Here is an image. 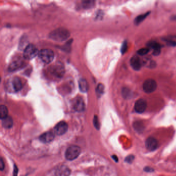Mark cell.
Returning <instances> with one entry per match:
<instances>
[{
  "label": "cell",
  "mask_w": 176,
  "mask_h": 176,
  "mask_svg": "<svg viewBox=\"0 0 176 176\" xmlns=\"http://www.w3.org/2000/svg\"><path fill=\"white\" fill-rule=\"evenodd\" d=\"M18 167L16 165H14V173H13V176H18Z\"/></svg>",
  "instance_id": "cell-31"
},
{
  "label": "cell",
  "mask_w": 176,
  "mask_h": 176,
  "mask_svg": "<svg viewBox=\"0 0 176 176\" xmlns=\"http://www.w3.org/2000/svg\"><path fill=\"white\" fill-rule=\"evenodd\" d=\"M122 94H123V96L125 98H130L131 96V91L129 89L127 88H123Z\"/></svg>",
  "instance_id": "cell-23"
},
{
  "label": "cell",
  "mask_w": 176,
  "mask_h": 176,
  "mask_svg": "<svg viewBox=\"0 0 176 176\" xmlns=\"http://www.w3.org/2000/svg\"><path fill=\"white\" fill-rule=\"evenodd\" d=\"M104 90H105V87L103 85V84H99L98 85L97 87V94H98V96H101V94H103Z\"/></svg>",
  "instance_id": "cell-22"
},
{
  "label": "cell",
  "mask_w": 176,
  "mask_h": 176,
  "mask_svg": "<svg viewBox=\"0 0 176 176\" xmlns=\"http://www.w3.org/2000/svg\"><path fill=\"white\" fill-rule=\"evenodd\" d=\"M81 149L78 146L72 145L68 148L65 152V158L68 161L75 160L80 156Z\"/></svg>",
  "instance_id": "cell-2"
},
{
  "label": "cell",
  "mask_w": 176,
  "mask_h": 176,
  "mask_svg": "<svg viewBox=\"0 0 176 176\" xmlns=\"http://www.w3.org/2000/svg\"><path fill=\"white\" fill-rule=\"evenodd\" d=\"M133 126L134 129L139 133L142 132L143 131H144L145 128L144 123L141 121H135L134 123H133Z\"/></svg>",
  "instance_id": "cell-17"
},
{
  "label": "cell",
  "mask_w": 176,
  "mask_h": 176,
  "mask_svg": "<svg viewBox=\"0 0 176 176\" xmlns=\"http://www.w3.org/2000/svg\"><path fill=\"white\" fill-rule=\"evenodd\" d=\"M2 126L6 129H10L13 126V120L9 116L2 119Z\"/></svg>",
  "instance_id": "cell-16"
},
{
  "label": "cell",
  "mask_w": 176,
  "mask_h": 176,
  "mask_svg": "<svg viewBox=\"0 0 176 176\" xmlns=\"http://www.w3.org/2000/svg\"><path fill=\"white\" fill-rule=\"evenodd\" d=\"M56 176H70L71 170L65 165L59 166L56 170Z\"/></svg>",
  "instance_id": "cell-11"
},
{
  "label": "cell",
  "mask_w": 176,
  "mask_h": 176,
  "mask_svg": "<svg viewBox=\"0 0 176 176\" xmlns=\"http://www.w3.org/2000/svg\"><path fill=\"white\" fill-rule=\"evenodd\" d=\"M134 158L135 157L133 155H129V156H127V157L126 158L125 161L129 164H131L134 160Z\"/></svg>",
  "instance_id": "cell-25"
},
{
  "label": "cell",
  "mask_w": 176,
  "mask_h": 176,
  "mask_svg": "<svg viewBox=\"0 0 176 176\" xmlns=\"http://www.w3.org/2000/svg\"><path fill=\"white\" fill-rule=\"evenodd\" d=\"M112 158H113V160L115 161V162H118V157H117V156H116V155H113V156H112Z\"/></svg>",
  "instance_id": "cell-33"
},
{
  "label": "cell",
  "mask_w": 176,
  "mask_h": 176,
  "mask_svg": "<svg viewBox=\"0 0 176 176\" xmlns=\"http://www.w3.org/2000/svg\"><path fill=\"white\" fill-rule=\"evenodd\" d=\"M143 88L145 92L150 94L156 90L157 88V83L156 81L152 79H149L146 80L144 83Z\"/></svg>",
  "instance_id": "cell-5"
},
{
  "label": "cell",
  "mask_w": 176,
  "mask_h": 176,
  "mask_svg": "<svg viewBox=\"0 0 176 176\" xmlns=\"http://www.w3.org/2000/svg\"><path fill=\"white\" fill-rule=\"evenodd\" d=\"M70 33L67 29L58 28L50 33L49 37L53 40L58 41L65 40L69 37Z\"/></svg>",
  "instance_id": "cell-1"
},
{
  "label": "cell",
  "mask_w": 176,
  "mask_h": 176,
  "mask_svg": "<svg viewBox=\"0 0 176 176\" xmlns=\"http://www.w3.org/2000/svg\"><path fill=\"white\" fill-rule=\"evenodd\" d=\"M74 109L77 112H82L85 109V104L83 99L79 97L74 99Z\"/></svg>",
  "instance_id": "cell-12"
},
{
  "label": "cell",
  "mask_w": 176,
  "mask_h": 176,
  "mask_svg": "<svg viewBox=\"0 0 176 176\" xmlns=\"http://www.w3.org/2000/svg\"><path fill=\"white\" fill-rule=\"evenodd\" d=\"M68 126L65 121H61L54 127V131L56 135H62L65 134L68 131Z\"/></svg>",
  "instance_id": "cell-6"
},
{
  "label": "cell",
  "mask_w": 176,
  "mask_h": 176,
  "mask_svg": "<svg viewBox=\"0 0 176 176\" xmlns=\"http://www.w3.org/2000/svg\"><path fill=\"white\" fill-rule=\"evenodd\" d=\"M23 63V61L22 58H15L14 59L12 60V61H11V63L9 65L8 69L12 71L16 70L22 66Z\"/></svg>",
  "instance_id": "cell-10"
},
{
  "label": "cell",
  "mask_w": 176,
  "mask_h": 176,
  "mask_svg": "<svg viewBox=\"0 0 176 176\" xmlns=\"http://www.w3.org/2000/svg\"><path fill=\"white\" fill-rule=\"evenodd\" d=\"M38 56L41 61L45 63H50L53 61L54 58V54L52 50L44 49L38 52Z\"/></svg>",
  "instance_id": "cell-3"
},
{
  "label": "cell",
  "mask_w": 176,
  "mask_h": 176,
  "mask_svg": "<svg viewBox=\"0 0 176 176\" xmlns=\"http://www.w3.org/2000/svg\"><path fill=\"white\" fill-rule=\"evenodd\" d=\"M7 116H8V109L5 105H2L0 107V118L2 120Z\"/></svg>",
  "instance_id": "cell-19"
},
{
  "label": "cell",
  "mask_w": 176,
  "mask_h": 176,
  "mask_svg": "<svg viewBox=\"0 0 176 176\" xmlns=\"http://www.w3.org/2000/svg\"><path fill=\"white\" fill-rule=\"evenodd\" d=\"M130 64L132 67L133 68V69L136 71L139 70L141 68L142 65L141 59L136 56H133V58H131L130 60Z\"/></svg>",
  "instance_id": "cell-13"
},
{
  "label": "cell",
  "mask_w": 176,
  "mask_h": 176,
  "mask_svg": "<svg viewBox=\"0 0 176 176\" xmlns=\"http://www.w3.org/2000/svg\"><path fill=\"white\" fill-rule=\"evenodd\" d=\"M145 146L148 150L153 151L159 147V142L156 138L154 137H148L145 142Z\"/></svg>",
  "instance_id": "cell-7"
},
{
  "label": "cell",
  "mask_w": 176,
  "mask_h": 176,
  "mask_svg": "<svg viewBox=\"0 0 176 176\" xmlns=\"http://www.w3.org/2000/svg\"><path fill=\"white\" fill-rule=\"evenodd\" d=\"M94 126L97 130L100 129V125L99 123L98 118L97 116H94Z\"/></svg>",
  "instance_id": "cell-28"
},
{
  "label": "cell",
  "mask_w": 176,
  "mask_h": 176,
  "mask_svg": "<svg viewBox=\"0 0 176 176\" xmlns=\"http://www.w3.org/2000/svg\"><path fill=\"white\" fill-rule=\"evenodd\" d=\"M144 170L146 172H154V169L151 167H145L144 169Z\"/></svg>",
  "instance_id": "cell-30"
},
{
  "label": "cell",
  "mask_w": 176,
  "mask_h": 176,
  "mask_svg": "<svg viewBox=\"0 0 176 176\" xmlns=\"http://www.w3.org/2000/svg\"><path fill=\"white\" fill-rule=\"evenodd\" d=\"M52 70L53 74L58 77H61L63 76V73L65 72L63 66L59 63H58V65L54 66Z\"/></svg>",
  "instance_id": "cell-14"
},
{
  "label": "cell",
  "mask_w": 176,
  "mask_h": 176,
  "mask_svg": "<svg viewBox=\"0 0 176 176\" xmlns=\"http://www.w3.org/2000/svg\"><path fill=\"white\" fill-rule=\"evenodd\" d=\"M147 47L154 49V50L161 49V45H160V43L156 41H150L147 43Z\"/></svg>",
  "instance_id": "cell-20"
},
{
  "label": "cell",
  "mask_w": 176,
  "mask_h": 176,
  "mask_svg": "<svg viewBox=\"0 0 176 176\" xmlns=\"http://www.w3.org/2000/svg\"><path fill=\"white\" fill-rule=\"evenodd\" d=\"M93 3H94V1H84L82 3L85 8H88L92 7V6L94 5Z\"/></svg>",
  "instance_id": "cell-27"
},
{
  "label": "cell",
  "mask_w": 176,
  "mask_h": 176,
  "mask_svg": "<svg viewBox=\"0 0 176 176\" xmlns=\"http://www.w3.org/2000/svg\"><path fill=\"white\" fill-rule=\"evenodd\" d=\"M79 86L80 90L82 92H86L88 90V83L84 79H80L79 81Z\"/></svg>",
  "instance_id": "cell-18"
},
{
  "label": "cell",
  "mask_w": 176,
  "mask_h": 176,
  "mask_svg": "<svg viewBox=\"0 0 176 176\" xmlns=\"http://www.w3.org/2000/svg\"><path fill=\"white\" fill-rule=\"evenodd\" d=\"M5 168V164H4V161L2 158L0 159V170L1 171L4 170Z\"/></svg>",
  "instance_id": "cell-29"
},
{
  "label": "cell",
  "mask_w": 176,
  "mask_h": 176,
  "mask_svg": "<svg viewBox=\"0 0 176 176\" xmlns=\"http://www.w3.org/2000/svg\"><path fill=\"white\" fill-rule=\"evenodd\" d=\"M127 49H128V44H127V41H125L123 43L122 46H121V53H125V52L127 51Z\"/></svg>",
  "instance_id": "cell-26"
},
{
  "label": "cell",
  "mask_w": 176,
  "mask_h": 176,
  "mask_svg": "<svg viewBox=\"0 0 176 176\" xmlns=\"http://www.w3.org/2000/svg\"><path fill=\"white\" fill-rule=\"evenodd\" d=\"M149 52V48H141V49H139L137 51V53L139 56H145Z\"/></svg>",
  "instance_id": "cell-24"
},
{
  "label": "cell",
  "mask_w": 176,
  "mask_h": 176,
  "mask_svg": "<svg viewBox=\"0 0 176 176\" xmlns=\"http://www.w3.org/2000/svg\"><path fill=\"white\" fill-rule=\"evenodd\" d=\"M160 52H161V49L154 50V52H153V55L155 56H159L160 54Z\"/></svg>",
  "instance_id": "cell-32"
},
{
  "label": "cell",
  "mask_w": 176,
  "mask_h": 176,
  "mask_svg": "<svg viewBox=\"0 0 176 176\" xmlns=\"http://www.w3.org/2000/svg\"><path fill=\"white\" fill-rule=\"evenodd\" d=\"M55 137V134L51 131H48L42 134L40 137V141L43 143H49L53 141Z\"/></svg>",
  "instance_id": "cell-9"
},
{
  "label": "cell",
  "mask_w": 176,
  "mask_h": 176,
  "mask_svg": "<svg viewBox=\"0 0 176 176\" xmlns=\"http://www.w3.org/2000/svg\"><path fill=\"white\" fill-rule=\"evenodd\" d=\"M12 88L16 92H18L22 88V84L20 79L18 78H14L12 81Z\"/></svg>",
  "instance_id": "cell-15"
},
{
  "label": "cell",
  "mask_w": 176,
  "mask_h": 176,
  "mask_svg": "<svg viewBox=\"0 0 176 176\" xmlns=\"http://www.w3.org/2000/svg\"><path fill=\"white\" fill-rule=\"evenodd\" d=\"M147 102L145 99H140L136 101L134 105L135 112L139 114L144 113L147 108Z\"/></svg>",
  "instance_id": "cell-8"
},
{
  "label": "cell",
  "mask_w": 176,
  "mask_h": 176,
  "mask_svg": "<svg viewBox=\"0 0 176 176\" xmlns=\"http://www.w3.org/2000/svg\"><path fill=\"white\" fill-rule=\"evenodd\" d=\"M38 51L37 48L33 44H29L25 48V50L23 52V57L25 59H33L38 54Z\"/></svg>",
  "instance_id": "cell-4"
},
{
  "label": "cell",
  "mask_w": 176,
  "mask_h": 176,
  "mask_svg": "<svg viewBox=\"0 0 176 176\" xmlns=\"http://www.w3.org/2000/svg\"><path fill=\"white\" fill-rule=\"evenodd\" d=\"M149 12H147L145 13V14H141V15H139V16H138L135 18V23L137 24V25L139 24V23L141 22L144 20L149 15Z\"/></svg>",
  "instance_id": "cell-21"
}]
</instances>
